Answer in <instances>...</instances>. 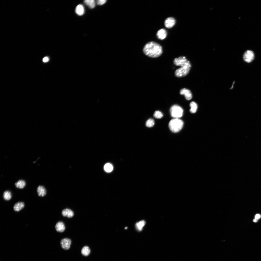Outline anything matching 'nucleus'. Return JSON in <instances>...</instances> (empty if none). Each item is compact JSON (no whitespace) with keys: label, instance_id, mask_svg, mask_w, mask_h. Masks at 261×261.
Wrapping results in <instances>:
<instances>
[{"label":"nucleus","instance_id":"nucleus-11","mask_svg":"<svg viewBox=\"0 0 261 261\" xmlns=\"http://www.w3.org/2000/svg\"><path fill=\"white\" fill-rule=\"evenodd\" d=\"M62 215L64 217L69 218L72 217L74 215L73 212L69 209H66L63 210L62 212Z\"/></svg>","mask_w":261,"mask_h":261},{"label":"nucleus","instance_id":"nucleus-25","mask_svg":"<svg viewBox=\"0 0 261 261\" xmlns=\"http://www.w3.org/2000/svg\"><path fill=\"white\" fill-rule=\"evenodd\" d=\"M49 60V58L47 57H45L44 58L43 60V61L44 62H48Z\"/></svg>","mask_w":261,"mask_h":261},{"label":"nucleus","instance_id":"nucleus-9","mask_svg":"<svg viewBox=\"0 0 261 261\" xmlns=\"http://www.w3.org/2000/svg\"><path fill=\"white\" fill-rule=\"evenodd\" d=\"M37 192L39 196L43 197L46 194V191L44 186L40 185L37 189Z\"/></svg>","mask_w":261,"mask_h":261},{"label":"nucleus","instance_id":"nucleus-22","mask_svg":"<svg viewBox=\"0 0 261 261\" xmlns=\"http://www.w3.org/2000/svg\"><path fill=\"white\" fill-rule=\"evenodd\" d=\"M155 124L154 121L152 119H150L148 120L146 123V126L148 127H152Z\"/></svg>","mask_w":261,"mask_h":261},{"label":"nucleus","instance_id":"nucleus-3","mask_svg":"<svg viewBox=\"0 0 261 261\" xmlns=\"http://www.w3.org/2000/svg\"><path fill=\"white\" fill-rule=\"evenodd\" d=\"M184 122L182 120L174 118L171 120L169 123V127L171 131L174 133L179 132L182 128Z\"/></svg>","mask_w":261,"mask_h":261},{"label":"nucleus","instance_id":"nucleus-20","mask_svg":"<svg viewBox=\"0 0 261 261\" xmlns=\"http://www.w3.org/2000/svg\"><path fill=\"white\" fill-rule=\"evenodd\" d=\"M190 106L191 107L190 110V112L192 113H194L196 112L198 108L197 104L194 102H191Z\"/></svg>","mask_w":261,"mask_h":261},{"label":"nucleus","instance_id":"nucleus-15","mask_svg":"<svg viewBox=\"0 0 261 261\" xmlns=\"http://www.w3.org/2000/svg\"><path fill=\"white\" fill-rule=\"evenodd\" d=\"M91 252V250L89 247L85 246L83 247L81 250L82 254L84 256L87 257L89 255Z\"/></svg>","mask_w":261,"mask_h":261},{"label":"nucleus","instance_id":"nucleus-16","mask_svg":"<svg viewBox=\"0 0 261 261\" xmlns=\"http://www.w3.org/2000/svg\"><path fill=\"white\" fill-rule=\"evenodd\" d=\"M26 185V182L24 180H18L15 184L16 187L17 188L20 189L24 188L25 187Z\"/></svg>","mask_w":261,"mask_h":261},{"label":"nucleus","instance_id":"nucleus-26","mask_svg":"<svg viewBox=\"0 0 261 261\" xmlns=\"http://www.w3.org/2000/svg\"><path fill=\"white\" fill-rule=\"evenodd\" d=\"M261 217V216L260 215V214H257L255 216V218L257 220H258V219L260 218Z\"/></svg>","mask_w":261,"mask_h":261},{"label":"nucleus","instance_id":"nucleus-21","mask_svg":"<svg viewBox=\"0 0 261 261\" xmlns=\"http://www.w3.org/2000/svg\"><path fill=\"white\" fill-rule=\"evenodd\" d=\"M105 171L108 172H110L112 171L113 169V167L111 164L109 163L106 164L104 167Z\"/></svg>","mask_w":261,"mask_h":261},{"label":"nucleus","instance_id":"nucleus-14","mask_svg":"<svg viewBox=\"0 0 261 261\" xmlns=\"http://www.w3.org/2000/svg\"><path fill=\"white\" fill-rule=\"evenodd\" d=\"M24 204L22 202H18L15 204L13 207L14 210L19 212L24 207Z\"/></svg>","mask_w":261,"mask_h":261},{"label":"nucleus","instance_id":"nucleus-17","mask_svg":"<svg viewBox=\"0 0 261 261\" xmlns=\"http://www.w3.org/2000/svg\"><path fill=\"white\" fill-rule=\"evenodd\" d=\"M146 222L144 220H141L136 223V228L139 231H141L143 229V227L145 225Z\"/></svg>","mask_w":261,"mask_h":261},{"label":"nucleus","instance_id":"nucleus-5","mask_svg":"<svg viewBox=\"0 0 261 261\" xmlns=\"http://www.w3.org/2000/svg\"><path fill=\"white\" fill-rule=\"evenodd\" d=\"M254 54L253 51L247 50L244 53L243 58L245 62L249 63L253 61L254 59Z\"/></svg>","mask_w":261,"mask_h":261},{"label":"nucleus","instance_id":"nucleus-10","mask_svg":"<svg viewBox=\"0 0 261 261\" xmlns=\"http://www.w3.org/2000/svg\"><path fill=\"white\" fill-rule=\"evenodd\" d=\"M167 35V32L166 30L164 29H162L158 31L157 33V38L161 40L165 39Z\"/></svg>","mask_w":261,"mask_h":261},{"label":"nucleus","instance_id":"nucleus-19","mask_svg":"<svg viewBox=\"0 0 261 261\" xmlns=\"http://www.w3.org/2000/svg\"><path fill=\"white\" fill-rule=\"evenodd\" d=\"M12 197L11 192L8 191H5L3 194V197L4 199L8 201L10 200Z\"/></svg>","mask_w":261,"mask_h":261},{"label":"nucleus","instance_id":"nucleus-28","mask_svg":"<svg viewBox=\"0 0 261 261\" xmlns=\"http://www.w3.org/2000/svg\"><path fill=\"white\" fill-rule=\"evenodd\" d=\"M235 83V82H234L233 83V84L232 86V87H231V89H232L233 87L234 84Z\"/></svg>","mask_w":261,"mask_h":261},{"label":"nucleus","instance_id":"nucleus-13","mask_svg":"<svg viewBox=\"0 0 261 261\" xmlns=\"http://www.w3.org/2000/svg\"><path fill=\"white\" fill-rule=\"evenodd\" d=\"M76 13L79 16L82 15L85 12L84 7L82 4L78 5L76 8Z\"/></svg>","mask_w":261,"mask_h":261},{"label":"nucleus","instance_id":"nucleus-1","mask_svg":"<svg viewBox=\"0 0 261 261\" xmlns=\"http://www.w3.org/2000/svg\"><path fill=\"white\" fill-rule=\"evenodd\" d=\"M174 64L181 67L176 69L175 72V75L177 77H184L189 73L191 68L190 62L184 56L180 57L175 59L173 61Z\"/></svg>","mask_w":261,"mask_h":261},{"label":"nucleus","instance_id":"nucleus-27","mask_svg":"<svg viewBox=\"0 0 261 261\" xmlns=\"http://www.w3.org/2000/svg\"><path fill=\"white\" fill-rule=\"evenodd\" d=\"M257 221H258V220H257V219H256L255 218V219H254L253 220V222H257Z\"/></svg>","mask_w":261,"mask_h":261},{"label":"nucleus","instance_id":"nucleus-4","mask_svg":"<svg viewBox=\"0 0 261 261\" xmlns=\"http://www.w3.org/2000/svg\"><path fill=\"white\" fill-rule=\"evenodd\" d=\"M170 111L171 116L174 118H179L181 117L183 114V109L177 105H175L172 106Z\"/></svg>","mask_w":261,"mask_h":261},{"label":"nucleus","instance_id":"nucleus-8","mask_svg":"<svg viewBox=\"0 0 261 261\" xmlns=\"http://www.w3.org/2000/svg\"><path fill=\"white\" fill-rule=\"evenodd\" d=\"M175 20L173 17L167 18L165 20L164 24L165 26L167 29H170L175 25Z\"/></svg>","mask_w":261,"mask_h":261},{"label":"nucleus","instance_id":"nucleus-2","mask_svg":"<svg viewBox=\"0 0 261 261\" xmlns=\"http://www.w3.org/2000/svg\"><path fill=\"white\" fill-rule=\"evenodd\" d=\"M143 51L147 56L152 58L159 57L163 53L162 46L159 44L153 41L146 44L143 48Z\"/></svg>","mask_w":261,"mask_h":261},{"label":"nucleus","instance_id":"nucleus-12","mask_svg":"<svg viewBox=\"0 0 261 261\" xmlns=\"http://www.w3.org/2000/svg\"><path fill=\"white\" fill-rule=\"evenodd\" d=\"M55 228L58 232H62L65 229V227L64 223L61 221L58 222L55 226Z\"/></svg>","mask_w":261,"mask_h":261},{"label":"nucleus","instance_id":"nucleus-18","mask_svg":"<svg viewBox=\"0 0 261 261\" xmlns=\"http://www.w3.org/2000/svg\"><path fill=\"white\" fill-rule=\"evenodd\" d=\"M84 3L91 8H94L96 6V3L94 0H86L84 1Z\"/></svg>","mask_w":261,"mask_h":261},{"label":"nucleus","instance_id":"nucleus-23","mask_svg":"<svg viewBox=\"0 0 261 261\" xmlns=\"http://www.w3.org/2000/svg\"><path fill=\"white\" fill-rule=\"evenodd\" d=\"M154 116L156 118L160 119L163 117V114L160 111H156L155 112Z\"/></svg>","mask_w":261,"mask_h":261},{"label":"nucleus","instance_id":"nucleus-24","mask_svg":"<svg viewBox=\"0 0 261 261\" xmlns=\"http://www.w3.org/2000/svg\"><path fill=\"white\" fill-rule=\"evenodd\" d=\"M106 1V0H98L96 1V3L98 5H102L105 4Z\"/></svg>","mask_w":261,"mask_h":261},{"label":"nucleus","instance_id":"nucleus-7","mask_svg":"<svg viewBox=\"0 0 261 261\" xmlns=\"http://www.w3.org/2000/svg\"><path fill=\"white\" fill-rule=\"evenodd\" d=\"M180 94L184 95L185 99L188 100H191L192 98V95L191 91L185 88L181 89L180 90Z\"/></svg>","mask_w":261,"mask_h":261},{"label":"nucleus","instance_id":"nucleus-6","mask_svg":"<svg viewBox=\"0 0 261 261\" xmlns=\"http://www.w3.org/2000/svg\"><path fill=\"white\" fill-rule=\"evenodd\" d=\"M71 243V240L68 238H64L61 240L60 242L61 247L65 250H67L70 249Z\"/></svg>","mask_w":261,"mask_h":261}]
</instances>
